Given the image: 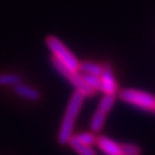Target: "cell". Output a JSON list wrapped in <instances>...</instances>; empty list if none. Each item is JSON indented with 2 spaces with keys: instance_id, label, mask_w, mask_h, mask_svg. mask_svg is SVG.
<instances>
[{
  "instance_id": "obj_1",
  "label": "cell",
  "mask_w": 155,
  "mask_h": 155,
  "mask_svg": "<svg viewBox=\"0 0 155 155\" xmlns=\"http://www.w3.org/2000/svg\"><path fill=\"white\" fill-rule=\"evenodd\" d=\"M85 97L81 92L75 91L71 94L70 99L68 101V105L64 110V115L62 117L61 125L58 132V144L61 146H67L69 140L75 133V125L78 118V115L81 113V109L83 107Z\"/></svg>"
},
{
  "instance_id": "obj_2",
  "label": "cell",
  "mask_w": 155,
  "mask_h": 155,
  "mask_svg": "<svg viewBox=\"0 0 155 155\" xmlns=\"http://www.w3.org/2000/svg\"><path fill=\"white\" fill-rule=\"evenodd\" d=\"M45 44L47 46V48L50 50L52 58H54L55 60L62 63L67 68L79 71V60L78 58L71 51L69 50V47H67L63 44L61 39L56 36H47L45 38Z\"/></svg>"
},
{
  "instance_id": "obj_3",
  "label": "cell",
  "mask_w": 155,
  "mask_h": 155,
  "mask_svg": "<svg viewBox=\"0 0 155 155\" xmlns=\"http://www.w3.org/2000/svg\"><path fill=\"white\" fill-rule=\"evenodd\" d=\"M117 98L127 105L136 107L145 111H152L155 109V95L143 90L122 89L118 91Z\"/></svg>"
},
{
  "instance_id": "obj_4",
  "label": "cell",
  "mask_w": 155,
  "mask_h": 155,
  "mask_svg": "<svg viewBox=\"0 0 155 155\" xmlns=\"http://www.w3.org/2000/svg\"><path fill=\"white\" fill-rule=\"evenodd\" d=\"M51 63H52L53 68L61 75L62 77L71 84L75 91L81 92L85 98H91L97 93L95 91H93L91 87L87 86V84L85 83V81L83 79L81 71H76V70H71V69L67 68L66 66H63L58 60H55L54 58H51Z\"/></svg>"
},
{
  "instance_id": "obj_5",
  "label": "cell",
  "mask_w": 155,
  "mask_h": 155,
  "mask_svg": "<svg viewBox=\"0 0 155 155\" xmlns=\"http://www.w3.org/2000/svg\"><path fill=\"white\" fill-rule=\"evenodd\" d=\"M117 99V95L113 94H104L98 104V108L92 115L91 122H90V129L93 133H99L102 131L105 127L106 118L108 116L109 111L113 109Z\"/></svg>"
},
{
  "instance_id": "obj_6",
  "label": "cell",
  "mask_w": 155,
  "mask_h": 155,
  "mask_svg": "<svg viewBox=\"0 0 155 155\" xmlns=\"http://www.w3.org/2000/svg\"><path fill=\"white\" fill-rule=\"evenodd\" d=\"M100 79H101V90L100 92L104 94H113V95H117L120 87L117 84L116 79H115V75H114V70H113V66L110 63H105L104 64V69L100 75Z\"/></svg>"
},
{
  "instance_id": "obj_7",
  "label": "cell",
  "mask_w": 155,
  "mask_h": 155,
  "mask_svg": "<svg viewBox=\"0 0 155 155\" xmlns=\"http://www.w3.org/2000/svg\"><path fill=\"white\" fill-rule=\"evenodd\" d=\"M95 145L106 155H123L122 150H121V144H118L116 140L109 138V137L99 136Z\"/></svg>"
},
{
  "instance_id": "obj_8",
  "label": "cell",
  "mask_w": 155,
  "mask_h": 155,
  "mask_svg": "<svg viewBox=\"0 0 155 155\" xmlns=\"http://www.w3.org/2000/svg\"><path fill=\"white\" fill-rule=\"evenodd\" d=\"M14 92L18 97H21L25 100H29V101H39L41 98V94L38 90L23 83H20L17 84L16 86H14Z\"/></svg>"
},
{
  "instance_id": "obj_9",
  "label": "cell",
  "mask_w": 155,
  "mask_h": 155,
  "mask_svg": "<svg viewBox=\"0 0 155 155\" xmlns=\"http://www.w3.org/2000/svg\"><path fill=\"white\" fill-rule=\"evenodd\" d=\"M104 69V64H100L98 62L93 61H83L79 62V71L82 74H89V75H97L100 76Z\"/></svg>"
},
{
  "instance_id": "obj_10",
  "label": "cell",
  "mask_w": 155,
  "mask_h": 155,
  "mask_svg": "<svg viewBox=\"0 0 155 155\" xmlns=\"http://www.w3.org/2000/svg\"><path fill=\"white\" fill-rule=\"evenodd\" d=\"M22 83V77L15 72H1L0 74V86H16Z\"/></svg>"
},
{
  "instance_id": "obj_11",
  "label": "cell",
  "mask_w": 155,
  "mask_h": 155,
  "mask_svg": "<svg viewBox=\"0 0 155 155\" xmlns=\"http://www.w3.org/2000/svg\"><path fill=\"white\" fill-rule=\"evenodd\" d=\"M68 145L75 150L78 155H98L97 152L93 150V146H87V145L79 144L74 138H70Z\"/></svg>"
},
{
  "instance_id": "obj_12",
  "label": "cell",
  "mask_w": 155,
  "mask_h": 155,
  "mask_svg": "<svg viewBox=\"0 0 155 155\" xmlns=\"http://www.w3.org/2000/svg\"><path fill=\"white\" fill-rule=\"evenodd\" d=\"M71 138H74L76 141H78L79 144L83 145H87V146H94L97 144V134L93 133L92 131L91 132H78V133H74Z\"/></svg>"
},
{
  "instance_id": "obj_13",
  "label": "cell",
  "mask_w": 155,
  "mask_h": 155,
  "mask_svg": "<svg viewBox=\"0 0 155 155\" xmlns=\"http://www.w3.org/2000/svg\"><path fill=\"white\" fill-rule=\"evenodd\" d=\"M83 79L85 81V83L87 84V86L95 91V92H99L101 90V79L100 76L97 75H89V74H82Z\"/></svg>"
},
{
  "instance_id": "obj_14",
  "label": "cell",
  "mask_w": 155,
  "mask_h": 155,
  "mask_svg": "<svg viewBox=\"0 0 155 155\" xmlns=\"http://www.w3.org/2000/svg\"><path fill=\"white\" fill-rule=\"evenodd\" d=\"M121 150H122L123 155H143L141 147L136 144L123 143L121 144Z\"/></svg>"
},
{
  "instance_id": "obj_15",
  "label": "cell",
  "mask_w": 155,
  "mask_h": 155,
  "mask_svg": "<svg viewBox=\"0 0 155 155\" xmlns=\"http://www.w3.org/2000/svg\"><path fill=\"white\" fill-rule=\"evenodd\" d=\"M153 113H154V115H155V109H154V110H153Z\"/></svg>"
}]
</instances>
